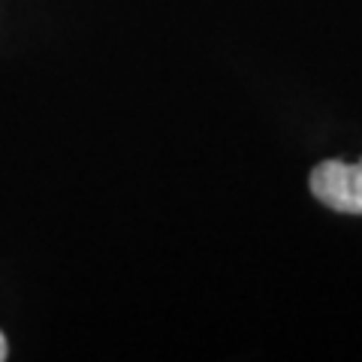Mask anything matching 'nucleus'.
Segmentation results:
<instances>
[{
    "instance_id": "obj_2",
    "label": "nucleus",
    "mask_w": 362,
    "mask_h": 362,
    "mask_svg": "<svg viewBox=\"0 0 362 362\" xmlns=\"http://www.w3.org/2000/svg\"><path fill=\"white\" fill-rule=\"evenodd\" d=\"M6 354H9V350H6V338H4V332H0V362L6 359Z\"/></svg>"
},
{
    "instance_id": "obj_1",
    "label": "nucleus",
    "mask_w": 362,
    "mask_h": 362,
    "mask_svg": "<svg viewBox=\"0 0 362 362\" xmlns=\"http://www.w3.org/2000/svg\"><path fill=\"white\" fill-rule=\"evenodd\" d=\"M311 194L335 211L362 214V160H323L311 169Z\"/></svg>"
}]
</instances>
